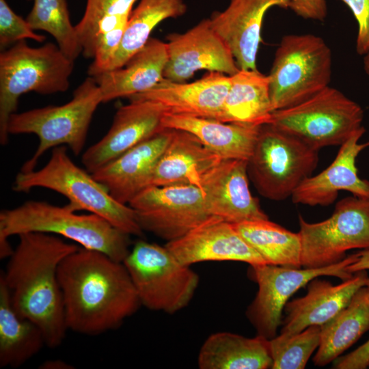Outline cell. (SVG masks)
Instances as JSON below:
<instances>
[{
    "label": "cell",
    "mask_w": 369,
    "mask_h": 369,
    "mask_svg": "<svg viewBox=\"0 0 369 369\" xmlns=\"http://www.w3.org/2000/svg\"><path fill=\"white\" fill-rule=\"evenodd\" d=\"M167 60L166 42L150 38L122 67L92 77L107 102L144 92L159 83Z\"/></svg>",
    "instance_id": "603a6c76"
},
{
    "label": "cell",
    "mask_w": 369,
    "mask_h": 369,
    "mask_svg": "<svg viewBox=\"0 0 369 369\" xmlns=\"http://www.w3.org/2000/svg\"><path fill=\"white\" fill-rule=\"evenodd\" d=\"M245 241L268 264L301 268V244L294 233L266 219L234 224Z\"/></svg>",
    "instance_id": "4dcf8cb0"
},
{
    "label": "cell",
    "mask_w": 369,
    "mask_h": 369,
    "mask_svg": "<svg viewBox=\"0 0 369 369\" xmlns=\"http://www.w3.org/2000/svg\"><path fill=\"white\" fill-rule=\"evenodd\" d=\"M356 254L320 268H292L268 264L250 265L249 274L258 286L256 295L246 311V316L257 335L271 340L277 336L282 314L290 297L311 280L320 276H335L342 280L353 274L346 267L355 262Z\"/></svg>",
    "instance_id": "7c38bea8"
},
{
    "label": "cell",
    "mask_w": 369,
    "mask_h": 369,
    "mask_svg": "<svg viewBox=\"0 0 369 369\" xmlns=\"http://www.w3.org/2000/svg\"><path fill=\"white\" fill-rule=\"evenodd\" d=\"M18 236V243L0 277L16 312L39 327L47 346L56 348L68 330L58 267L79 247L47 233L25 232Z\"/></svg>",
    "instance_id": "7a4b0ae2"
},
{
    "label": "cell",
    "mask_w": 369,
    "mask_h": 369,
    "mask_svg": "<svg viewBox=\"0 0 369 369\" xmlns=\"http://www.w3.org/2000/svg\"><path fill=\"white\" fill-rule=\"evenodd\" d=\"M128 205L144 232L167 243L182 237L213 217L201 188L191 184L150 186Z\"/></svg>",
    "instance_id": "4fadbf2b"
},
{
    "label": "cell",
    "mask_w": 369,
    "mask_h": 369,
    "mask_svg": "<svg viewBox=\"0 0 369 369\" xmlns=\"http://www.w3.org/2000/svg\"><path fill=\"white\" fill-rule=\"evenodd\" d=\"M44 345L46 342L41 329L16 312L10 292L0 277V367L18 368Z\"/></svg>",
    "instance_id": "f1b7e54d"
},
{
    "label": "cell",
    "mask_w": 369,
    "mask_h": 369,
    "mask_svg": "<svg viewBox=\"0 0 369 369\" xmlns=\"http://www.w3.org/2000/svg\"><path fill=\"white\" fill-rule=\"evenodd\" d=\"M166 113L160 103L150 100H130L117 110L112 124L98 142L82 155V163L90 174L129 149L162 131Z\"/></svg>",
    "instance_id": "9a60e30c"
},
{
    "label": "cell",
    "mask_w": 369,
    "mask_h": 369,
    "mask_svg": "<svg viewBox=\"0 0 369 369\" xmlns=\"http://www.w3.org/2000/svg\"><path fill=\"white\" fill-rule=\"evenodd\" d=\"M369 330V286L360 288L349 303L320 326V342L313 358L317 366L336 359Z\"/></svg>",
    "instance_id": "83f0119b"
},
{
    "label": "cell",
    "mask_w": 369,
    "mask_h": 369,
    "mask_svg": "<svg viewBox=\"0 0 369 369\" xmlns=\"http://www.w3.org/2000/svg\"><path fill=\"white\" fill-rule=\"evenodd\" d=\"M231 85V76L208 72L191 83L163 78L151 89L128 98L150 100L162 105L166 113L217 120Z\"/></svg>",
    "instance_id": "44dd1931"
},
{
    "label": "cell",
    "mask_w": 369,
    "mask_h": 369,
    "mask_svg": "<svg viewBox=\"0 0 369 369\" xmlns=\"http://www.w3.org/2000/svg\"><path fill=\"white\" fill-rule=\"evenodd\" d=\"M247 161L221 159L202 177L203 191L211 216L232 224L266 219L249 187Z\"/></svg>",
    "instance_id": "2e32d148"
},
{
    "label": "cell",
    "mask_w": 369,
    "mask_h": 369,
    "mask_svg": "<svg viewBox=\"0 0 369 369\" xmlns=\"http://www.w3.org/2000/svg\"><path fill=\"white\" fill-rule=\"evenodd\" d=\"M290 0H230L227 8L209 18L230 49L240 70H257L264 16L271 8H288Z\"/></svg>",
    "instance_id": "ffe728a7"
},
{
    "label": "cell",
    "mask_w": 369,
    "mask_h": 369,
    "mask_svg": "<svg viewBox=\"0 0 369 369\" xmlns=\"http://www.w3.org/2000/svg\"><path fill=\"white\" fill-rule=\"evenodd\" d=\"M126 24H122L97 38L94 60L87 72L90 77H95L107 71L121 44Z\"/></svg>",
    "instance_id": "d590c367"
},
{
    "label": "cell",
    "mask_w": 369,
    "mask_h": 369,
    "mask_svg": "<svg viewBox=\"0 0 369 369\" xmlns=\"http://www.w3.org/2000/svg\"><path fill=\"white\" fill-rule=\"evenodd\" d=\"M318 150L269 124L261 126L247 173L258 192L273 201L291 197L316 167Z\"/></svg>",
    "instance_id": "9c48e42d"
},
{
    "label": "cell",
    "mask_w": 369,
    "mask_h": 369,
    "mask_svg": "<svg viewBox=\"0 0 369 369\" xmlns=\"http://www.w3.org/2000/svg\"><path fill=\"white\" fill-rule=\"evenodd\" d=\"M288 8L304 19L322 21L327 14L326 0H290Z\"/></svg>",
    "instance_id": "74e56055"
},
{
    "label": "cell",
    "mask_w": 369,
    "mask_h": 369,
    "mask_svg": "<svg viewBox=\"0 0 369 369\" xmlns=\"http://www.w3.org/2000/svg\"><path fill=\"white\" fill-rule=\"evenodd\" d=\"M65 361L60 360L46 361L42 365L40 366V368L45 369H68L72 368Z\"/></svg>",
    "instance_id": "60d3db41"
},
{
    "label": "cell",
    "mask_w": 369,
    "mask_h": 369,
    "mask_svg": "<svg viewBox=\"0 0 369 369\" xmlns=\"http://www.w3.org/2000/svg\"><path fill=\"white\" fill-rule=\"evenodd\" d=\"M356 255V260L346 267V271L351 274L369 269V249L357 252Z\"/></svg>",
    "instance_id": "ab89813d"
},
{
    "label": "cell",
    "mask_w": 369,
    "mask_h": 369,
    "mask_svg": "<svg viewBox=\"0 0 369 369\" xmlns=\"http://www.w3.org/2000/svg\"><path fill=\"white\" fill-rule=\"evenodd\" d=\"M366 130L362 126L340 146L333 161L323 172L305 178L291 197L295 204L328 206L334 202L340 191L353 196L369 199V180L359 177L356 159L369 147V141L359 143Z\"/></svg>",
    "instance_id": "ac0fdd59"
},
{
    "label": "cell",
    "mask_w": 369,
    "mask_h": 369,
    "mask_svg": "<svg viewBox=\"0 0 369 369\" xmlns=\"http://www.w3.org/2000/svg\"><path fill=\"white\" fill-rule=\"evenodd\" d=\"M167 60L163 77L184 83L198 70L232 76L240 69L223 40L204 18L182 33L167 36Z\"/></svg>",
    "instance_id": "5bb4252c"
},
{
    "label": "cell",
    "mask_w": 369,
    "mask_h": 369,
    "mask_svg": "<svg viewBox=\"0 0 369 369\" xmlns=\"http://www.w3.org/2000/svg\"><path fill=\"white\" fill-rule=\"evenodd\" d=\"M365 286H369L366 271L355 273L337 285L318 277L313 279L308 284V291L303 297L286 304L280 333L291 335L312 325H323L346 307L354 294Z\"/></svg>",
    "instance_id": "7402d4cb"
},
{
    "label": "cell",
    "mask_w": 369,
    "mask_h": 369,
    "mask_svg": "<svg viewBox=\"0 0 369 369\" xmlns=\"http://www.w3.org/2000/svg\"><path fill=\"white\" fill-rule=\"evenodd\" d=\"M273 111L268 75L258 69L239 70L231 76V85L217 120L262 126L269 123Z\"/></svg>",
    "instance_id": "4316f807"
},
{
    "label": "cell",
    "mask_w": 369,
    "mask_h": 369,
    "mask_svg": "<svg viewBox=\"0 0 369 369\" xmlns=\"http://www.w3.org/2000/svg\"><path fill=\"white\" fill-rule=\"evenodd\" d=\"M200 369H266L271 368L269 340L247 338L230 332L210 335L197 356Z\"/></svg>",
    "instance_id": "484cf974"
},
{
    "label": "cell",
    "mask_w": 369,
    "mask_h": 369,
    "mask_svg": "<svg viewBox=\"0 0 369 369\" xmlns=\"http://www.w3.org/2000/svg\"><path fill=\"white\" fill-rule=\"evenodd\" d=\"M187 8L184 0H139L130 14L121 44L107 71L123 66L144 46L161 22L184 15Z\"/></svg>",
    "instance_id": "f546056e"
},
{
    "label": "cell",
    "mask_w": 369,
    "mask_h": 369,
    "mask_svg": "<svg viewBox=\"0 0 369 369\" xmlns=\"http://www.w3.org/2000/svg\"><path fill=\"white\" fill-rule=\"evenodd\" d=\"M141 305L173 314L186 308L199 285V276L165 246L137 241L122 262Z\"/></svg>",
    "instance_id": "ba28073f"
},
{
    "label": "cell",
    "mask_w": 369,
    "mask_h": 369,
    "mask_svg": "<svg viewBox=\"0 0 369 369\" xmlns=\"http://www.w3.org/2000/svg\"><path fill=\"white\" fill-rule=\"evenodd\" d=\"M221 160L191 133L174 129L150 186L191 184L201 188L203 176Z\"/></svg>",
    "instance_id": "d4e9b609"
},
{
    "label": "cell",
    "mask_w": 369,
    "mask_h": 369,
    "mask_svg": "<svg viewBox=\"0 0 369 369\" xmlns=\"http://www.w3.org/2000/svg\"><path fill=\"white\" fill-rule=\"evenodd\" d=\"M33 30L51 34L60 50L74 61L82 53L75 26L72 25L66 0H33L26 18Z\"/></svg>",
    "instance_id": "d6a6232c"
},
{
    "label": "cell",
    "mask_w": 369,
    "mask_h": 369,
    "mask_svg": "<svg viewBox=\"0 0 369 369\" xmlns=\"http://www.w3.org/2000/svg\"><path fill=\"white\" fill-rule=\"evenodd\" d=\"M25 232L59 235L119 262H123L130 251V235L97 215L78 214L68 204L60 206L28 200L0 212L1 249L11 247L8 241L10 236Z\"/></svg>",
    "instance_id": "3957f363"
},
{
    "label": "cell",
    "mask_w": 369,
    "mask_h": 369,
    "mask_svg": "<svg viewBox=\"0 0 369 369\" xmlns=\"http://www.w3.org/2000/svg\"><path fill=\"white\" fill-rule=\"evenodd\" d=\"M362 108L329 85L308 100L273 111L269 124L320 150L340 146L359 130Z\"/></svg>",
    "instance_id": "30bf717a"
},
{
    "label": "cell",
    "mask_w": 369,
    "mask_h": 369,
    "mask_svg": "<svg viewBox=\"0 0 369 369\" xmlns=\"http://www.w3.org/2000/svg\"><path fill=\"white\" fill-rule=\"evenodd\" d=\"M320 342V327L310 326L301 332L279 333L269 340L273 369H303Z\"/></svg>",
    "instance_id": "836d02e7"
},
{
    "label": "cell",
    "mask_w": 369,
    "mask_h": 369,
    "mask_svg": "<svg viewBox=\"0 0 369 369\" xmlns=\"http://www.w3.org/2000/svg\"><path fill=\"white\" fill-rule=\"evenodd\" d=\"M351 10L358 25L356 51L361 55L369 52V0H340Z\"/></svg>",
    "instance_id": "8d00e7d4"
},
{
    "label": "cell",
    "mask_w": 369,
    "mask_h": 369,
    "mask_svg": "<svg viewBox=\"0 0 369 369\" xmlns=\"http://www.w3.org/2000/svg\"><path fill=\"white\" fill-rule=\"evenodd\" d=\"M138 0H87L85 10L75 29L85 58H94L97 38L126 23Z\"/></svg>",
    "instance_id": "1f68e13d"
},
{
    "label": "cell",
    "mask_w": 369,
    "mask_h": 369,
    "mask_svg": "<svg viewBox=\"0 0 369 369\" xmlns=\"http://www.w3.org/2000/svg\"><path fill=\"white\" fill-rule=\"evenodd\" d=\"M364 68L366 73L369 75V52L364 55Z\"/></svg>",
    "instance_id": "b9f144b4"
},
{
    "label": "cell",
    "mask_w": 369,
    "mask_h": 369,
    "mask_svg": "<svg viewBox=\"0 0 369 369\" xmlns=\"http://www.w3.org/2000/svg\"><path fill=\"white\" fill-rule=\"evenodd\" d=\"M74 61L54 43L38 47L19 41L0 53V143L9 141L8 124L25 93L64 92L70 87Z\"/></svg>",
    "instance_id": "5b68a950"
},
{
    "label": "cell",
    "mask_w": 369,
    "mask_h": 369,
    "mask_svg": "<svg viewBox=\"0 0 369 369\" xmlns=\"http://www.w3.org/2000/svg\"><path fill=\"white\" fill-rule=\"evenodd\" d=\"M26 19L15 13L5 0H0V46H5L25 39L42 42L46 37L36 33Z\"/></svg>",
    "instance_id": "e575fe53"
},
{
    "label": "cell",
    "mask_w": 369,
    "mask_h": 369,
    "mask_svg": "<svg viewBox=\"0 0 369 369\" xmlns=\"http://www.w3.org/2000/svg\"><path fill=\"white\" fill-rule=\"evenodd\" d=\"M174 133L165 128L92 173L110 195L124 204L150 187L154 168Z\"/></svg>",
    "instance_id": "d6986e66"
},
{
    "label": "cell",
    "mask_w": 369,
    "mask_h": 369,
    "mask_svg": "<svg viewBox=\"0 0 369 369\" xmlns=\"http://www.w3.org/2000/svg\"><path fill=\"white\" fill-rule=\"evenodd\" d=\"M165 247L182 264L191 266L208 261H236L249 265L266 264L245 241L234 224L210 217Z\"/></svg>",
    "instance_id": "e0dca14e"
},
{
    "label": "cell",
    "mask_w": 369,
    "mask_h": 369,
    "mask_svg": "<svg viewBox=\"0 0 369 369\" xmlns=\"http://www.w3.org/2000/svg\"><path fill=\"white\" fill-rule=\"evenodd\" d=\"M102 102L100 88L95 79L89 77L64 105L13 113L8 124L9 135L34 134L39 139L37 149L24 163L20 172L36 169L45 152L59 146H68L75 155H79L85 146L93 115Z\"/></svg>",
    "instance_id": "8992f818"
},
{
    "label": "cell",
    "mask_w": 369,
    "mask_h": 369,
    "mask_svg": "<svg viewBox=\"0 0 369 369\" xmlns=\"http://www.w3.org/2000/svg\"><path fill=\"white\" fill-rule=\"evenodd\" d=\"M333 368L365 369L369 366V340L350 353L335 359Z\"/></svg>",
    "instance_id": "f35d334b"
},
{
    "label": "cell",
    "mask_w": 369,
    "mask_h": 369,
    "mask_svg": "<svg viewBox=\"0 0 369 369\" xmlns=\"http://www.w3.org/2000/svg\"><path fill=\"white\" fill-rule=\"evenodd\" d=\"M162 125L163 128L191 133L221 159L244 161L250 158L261 128L168 113H165Z\"/></svg>",
    "instance_id": "cb8c5ba5"
},
{
    "label": "cell",
    "mask_w": 369,
    "mask_h": 369,
    "mask_svg": "<svg viewBox=\"0 0 369 369\" xmlns=\"http://www.w3.org/2000/svg\"><path fill=\"white\" fill-rule=\"evenodd\" d=\"M68 329L96 336L118 329L141 306L122 262L82 247L58 267Z\"/></svg>",
    "instance_id": "6da1fadb"
},
{
    "label": "cell",
    "mask_w": 369,
    "mask_h": 369,
    "mask_svg": "<svg viewBox=\"0 0 369 369\" xmlns=\"http://www.w3.org/2000/svg\"><path fill=\"white\" fill-rule=\"evenodd\" d=\"M331 52L320 36L282 37L269 77L273 111L299 104L329 86Z\"/></svg>",
    "instance_id": "52a82bcc"
},
{
    "label": "cell",
    "mask_w": 369,
    "mask_h": 369,
    "mask_svg": "<svg viewBox=\"0 0 369 369\" xmlns=\"http://www.w3.org/2000/svg\"><path fill=\"white\" fill-rule=\"evenodd\" d=\"M301 266L316 269L342 260L353 249H369V199L339 201L328 219L308 223L299 216Z\"/></svg>",
    "instance_id": "8fae6325"
},
{
    "label": "cell",
    "mask_w": 369,
    "mask_h": 369,
    "mask_svg": "<svg viewBox=\"0 0 369 369\" xmlns=\"http://www.w3.org/2000/svg\"><path fill=\"white\" fill-rule=\"evenodd\" d=\"M38 187L65 196L69 200L68 204L77 212L86 210L97 215L130 236L144 235L133 209L115 200L92 174L77 166L68 154L66 146L53 148L42 168L20 172L13 184V190L17 192H29Z\"/></svg>",
    "instance_id": "277c9868"
}]
</instances>
